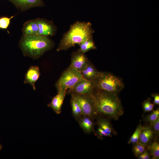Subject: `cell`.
<instances>
[{"mask_svg": "<svg viewBox=\"0 0 159 159\" xmlns=\"http://www.w3.org/2000/svg\"><path fill=\"white\" fill-rule=\"evenodd\" d=\"M84 79L80 72L69 67L63 73L56 86L57 90L71 91L79 82Z\"/></svg>", "mask_w": 159, "mask_h": 159, "instance_id": "cell-5", "label": "cell"}, {"mask_svg": "<svg viewBox=\"0 0 159 159\" xmlns=\"http://www.w3.org/2000/svg\"><path fill=\"white\" fill-rule=\"evenodd\" d=\"M71 104L72 112L76 117L80 116L83 114L81 108L77 101L72 97L71 100Z\"/></svg>", "mask_w": 159, "mask_h": 159, "instance_id": "cell-21", "label": "cell"}, {"mask_svg": "<svg viewBox=\"0 0 159 159\" xmlns=\"http://www.w3.org/2000/svg\"><path fill=\"white\" fill-rule=\"evenodd\" d=\"M152 96L154 97V104L156 105H159V95L158 94H153Z\"/></svg>", "mask_w": 159, "mask_h": 159, "instance_id": "cell-28", "label": "cell"}, {"mask_svg": "<svg viewBox=\"0 0 159 159\" xmlns=\"http://www.w3.org/2000/svg\"><path fill=\"white\" fill-rule=\"evenodd\" d=\"M36 19L39 27L37 35L48 37L55 34L57 28L52 22L40 18Z\"/></svg>", "mask_w": 159, "mask_h": 159, "instance_id": "cell-7", "label": "cell"}, {"mask_svg": "<svg viewBox=\"0 0 159 159\" xmlns=\"http://www.w3.org/2000/svg\"><path fill=\"white\" fill-rule=\"evenodd\" d=\"M21 11L31 8L44 6L42 0H9Z\"/></svg>", "mask_w": 159, "mask_h": 159, "instance_id": "cell-9", "label": "cell"}, {"mask_svg": "<svg viewBox=\"0 0 159 159\" xmlns=\"http://www.w3.org/2000/svg\"><path fill=\"white\" fill-rule=\"evenodd\" d=\"M72 97L78 102L85 115L90 117L97 113L91 95H86L74 93Z\"/></svg>", "mask_w": 159, "mask_h": 159, "instance_id": "cell-6", "label": "cell"}, {"mask_svg": "<svg viewBox=\"0 0 159 159\" xmlns=\"http://www.w3.org/2000/svg\"><path fill=\"white\" fill-rule=\"evenodd\" d=\"M143 127L140 122L129 140L128 142V144H135L139 141L140 134Z\"/></svg>", "mask_w": 159, "mask_h": 159, "instance_id": "cell-20", "label": "cell"}, {"mask_svg": "<svg viewBox=\"0 0 159 159\" xmlns=\"http://www.w3.org/2000/svg\"><path fill=\"white\" fill-rule=\"evenodd\" d=\"M94 88V81L85 79L79 82L71 91L74 93L87 95L92 93Z\"/></svg>", "mask_w": 159, "mask_h": 159, "instance_id": "cell-8", "label": "cell"}, {"mask_svg": "<svg viewBox=\"0 0 159 159\" xmlns=\"http://www.w3.org/2000/svg\"><path fill=\"white\" fill-rule=\"evenodd\" d=\"M94 82L95 89L117 95L124 87L119 78L108 72H100Z\"/></svg>", "mask_w": 159, "mask_h": 159, "instance_id": "cell-4", "label": "cell"}, {"mask_svg": "<svg viewBox=\"0 0 159 159\" xmlns=\"http://www.w3.org/2000/svg\"><path fill=\"white\" fill-rule=\"evenodd\" d=\"M155 134L152 127H144L140 134L139 141L145 144L149 143L153 138Z\"/></svg>", "mask_w": 159, "mask_h": 159, "instance_id": "cell-16", "label": "cell"}, {"mask_svg": "<svg viewBox=\"0 0 159 159\" xmlns=\"http://www.w3.org/2000/svg\"><path fill=\"white\" fill-rule=\"evenodd\" d=\"M150 125L153 130L155 134L158 135L159 133V117L157 120L150 123Z\"/></svg>", "mask_w": 159, "mask_h": 159, "instance_id": "cell-26", "label": "cell"}, {"mask_svg": "<svg viewBox=\"0 0 159 159\" xmlns=\"http://www.w3.org/2000/svg\"><path fill=\"white\" fill-rule=\"evenodd\" d=\"M40 74L39 68L38 66H31L25 74L24 83L31 85L33 90H35V83L39 78Z\"/></svg>", "mask_w": 159, "mask_h": 159, "instance_id": "cell-11", "label": "cell"}, {"mask_svg": "<svg viewBox=\"0 0 159 159\" xmlns=\"http://www.w3.org/2000/svg\"><path fill=\"white\" fill-rule=\"evenodd\" d=\"M80 126L84 131L87 132H91L93 129V123L89 117H84L80 122Z\"/></svg>", "mask_w": 159, "mask_h": 159, "instance_id": "cell-19", "label": "cell"}, {"mask_svg": "<svg viewBox=\"0 0 159 159\" xmlns=\"http://www.w3.org/2000/svg\"><path fill=\"white\" fill-rule=\"evenodd\" d=\"M80 72L85 79L93 81L97 77L100 72L89 62Z\"/></svg>", "mask_w": 159, "mask_h": 159, "instance_id": "cell-15", "label": "cell"}, {"mask_svg": "<svg viewBox=\"0 0 159 159\" xmlns=\"http://www.w3.org/2000/svg\"><path fill=\"white\" fill-rule=\"evenodd\" d=\"M57 90V94L52 98L48 106L52 108L56 113L59 114L61 112L62 106L67 92L62 89Z\"/></svg>", "mask_w": 159, "mask_h": 159, "instance_id": "cell-12", "label": "cell"}, {"mask_svg": "<svg viewBox=\"0 0 159 159\" xmlns=\"http://www.w3.org/2000/svg\"><path fill=\"white\" fill-rule=\"evenodd\" d=\"M150 99L148 98L143 103V108L145 112H150L153 110L154 104L150 102Z\"/></svg>", "mask_w": 159, "mask_h": 159, "instance_id": "cell-25", "label": "cell"}, {"mask_svg": "<svg viewBox=\"0 0 159 159\" xmlns=\"http://www.w3.org/2000/svg\"><path fill=\"white\" fill-rule=\"evenodd\" d=\"M146 145L139 141L135 143L133 146L132 150L135 155L138 156L141 153L144 152L145 150Z\"/></svg>", "mask_w": 159, "mask_h": 159, "instance_id": "cell-23", "label": "cell"}, {"mask_svg": "<svg viewBox=\"0 0 159 159\" xmlns=\"http://www.w3.org/2000/svg\"><path fill=\"white\" fill-rule=\"evenodd\" d=\"M159 117V109L153 111L150 114L147 115L145 118V120L147 122L151 123L155 121Z\"/></svg>", "mask_w": 159, "mask_h": 159, "instance_id": "cell-24", "label": "cell"}, {"mask_svg": "<svg viewBox=\"0 0 159 159\" xmlns=\"http://www.w3.org/2000/svg\"><path fill=\"white\" fill-rule=\"evenodd\" d=\"M147 149L150 152V155L153 159H158L159 158V144L156 141H154L148 145Z\"/></svg>", "mask_w": 159, "mask_h": 159, "instance_id": "cell-18", "label": "cell"}, {"mask_svg": "<svg viewBox=\"0 0 159 159\" xmlns=\"http://www.w3.org/2000/svg\"><path fill=\"white\" fill-rule=\"evenodd\" d=\"M97 133L100 137H112L116 134L110 123L107 120L101 119L98 122Z\"/></svg>", "mask_w": 159, "mask_h": 159, "instance_id": "cell-13", "label": "cell"}, {"mask_svg": "<svg viewBox=\"0 0 159 159\" xmlns=\"http://www.w3.org/2000/svg\"><path fill=\"white\" fill-rule=\"evenodd\" d=\"M79 45L80 47L77 51L83 54H85L91 50L96 49L92 38L85 40Z\"/></svg>", "mask_w": 159, "mask_h": 159, "instance_id": "cell-17", "label": "cell"}, {"mask_svg": "<svg viewBox=\"0 0 159 159\" xmlns=\"http://www.w3.org/2000/svg\"><path fill=\"white\" fill-rule=\"evenodd\" d=\"M95 89L96 92L94 93L93 91L91 96L97 112L117 120L124 113L117 95Z\"/></svg>", "mask_w": 159, "mask_h": 159, "instance_id": "cell-1", "label": "cell"}, {"mask_svg": "<svg viewBox=\"0 0 159 159\" xmlns=\"http://www.w3.org/2000/svg\"><path fill=\"white\" fill-rule=\"evenodd\" d=\"M39 27L36 19L25 22L22 29L23 36L37 35Z\"/></svg>", "mask_w": 159, "mask_h": 159, "instance_id": "cell-14", "label": "cell"}, {"mask_svg": "<svg viewBox=\"0 0 159 159\" xmlns=\"http://www.w3.org/2000/svg\"><path fill=\"white\" fill-rule=\"evenodd\" d=\"M2 147H3V146L0 143V151L2 149Z\"/></svg>", "mask_w": 159, "mask_h": 159, "instance_id": "cell-29", "label": "cell"}, {"mask_svg": "<svg viewBox=\"0 0 159 159\" xmlns=\"http://www.w3.org/2000/svg\"><path fill=\"white\" fill-rule=\"evenodd\" d=\"M138 157L140 159H149L150 158V154L147 150H145Z\"/></svg>", "mask_w": 159, "mask_h": 159, "instance_id": "cell-27", "label": "cell"}, {"mask_svg": "<svg viewBox=\"0 0 159 159\" xmlns=\"http://www.w3.org/2000/svg\"><path fill=\"white\" fill-rule=\"evenodd\" d=\"M88 62L84 54L77 51L73 54L69 67L81 72Z\"/></svg>", "mask_w": 159, "mask_h": 159, "instance_id": "cell-10", "label": "cell"}, {"mask_svg": "<svg viewBox=\"0 0 159 159\" xmlns=\"http://www.w3.org/2000/svg\"><path fill=\"white\" fill-rule=\"evenodd\" d=\"M94 32L90 22L77 21L72 25L64 35L57 50H66L76 44L79 45L85 40L92 38Z\"/></svg>", "mask_w": 159, "mask_h": 159, "instance_id": "cell-2", "label": "cell"}, {"mask_svg": "<svg viewBox=\"0 0 159 159\" xmlns=\"http://www.w3.org/2000/svg\"><path fill=\"white\" fill-rule=\"evenodd\" d=\"M15 15L8 17L6 16H3L0 17V29L3 30H6L8 33H9L8 30V28L10 26L11 23V20Z\"/></svg>", "mask_w": 159, "mask_h": 159, "instance_id": "cell-22", "label": "cell"}, {"mask_svg": "<svg viewBox=\"0 0 159 159\" xmlns=\"http://www.w3.org/2000/svg\"><path fill=\"white\" fill-rule=\"evenodd\" d=\"M19 46L25 56L37 59L54 45L48 37L37 35L23 36L19 41Z\"/></svg>", "mask_w": 159, "mask_h": 159, "instance_id": "cell-3", "label": "cell"}]
</instances>
